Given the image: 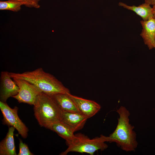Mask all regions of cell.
<instances>
[{
	"mask_svg": "<svg viewBox=\"0 0 155 155\" xmlns=\"http://www.w3.org/2000/svg\"><path fill=\"white\" fill-rule=\"evenodd\" d=\"M119 115L117 127L109 137V142H115L121 150L127 152L135 151L138 143L134 127L129 123L130 113L124 106L117 110Z\"/></svg>",
	"mask_w": 155,
	"mask_h": 155,
	"instance_id": "obj_1",
	"label": "cell"
},
{
	"mask_svg": "<svg viewBox=\"0 0 155 155\" xmlns=\"http://www.w3.org/2000/svg\"><path fill=\"white\" fill-rule=\"evenodd\" d=\"M12 78L23 79L34 84L41 91L50 96L58 93H70L69 90L52 74L42 68L21 73L9 72Z\"/></svg>",
	"mask_w": 155,
	"mask_h": 155,
	"instance_id": "obj_2",
	"label": "cell"
},
{
	"mask_svg": "<svg viewBox=\"0 0 155 155\" xmlns=\"http://www.w3.org/2000/svg\"><path fill=\"white\" fill-rule=\"evenodd\" d=\"M33 106L35 117L41 127L47 128L53 123L61 121L63 111L51 96L42 92Z\"/></svg>",
	"mask_w": 155,
	"mask_h": 155,
	"instance_id": "obj_3",
	"label": "cell"
},
{
	"mask_svg": "<svg viewBox=\"0 0 155 155\" xmlns=\"http://www.w3.org/2000/svg\"><path fill=\"white\" fill-rule=\"evenodd\" d=\"M72 142L67 144V148L60 155H66L69 152H75L93 155L98 150L103 151L107 149L108 145L105 142L110 141L109 136L102 135L92 139L80 133L76 134Z\"/></svg>",
	"mask_w": 155,
	"mask_h": 155,
	"instance_id": "obj_4",
	"label": "cell"
},
{
	"mask_svg": "<svg viewBox=\"0 0 155 155\" xmlns=\"http://www.w3.org/2000/svg\"><path fill=\"white\" fill-rule=\"evenodd\" d=\"M0 109L3 117V123L13 127L23 138H26L28 129L18 116V108L15 106L11 108L6 102L0 101Z\"/></svg>",
	"mask_w": 155,
	"mask_h": 155,
	"instance_id": "obj_5",
	"label": "cell"
},
{
	"mask_svg": "<svg viewBox=\"0 0 155 155\" xmlns=\"http://www.w3.org/2000/svg\"><path fill=\"white\" fill-rule=\"evenodd\" d=\"M19 88L17 94L12 97L20 103L34 105L37 96L42 92L36 86L23 79L12 78Z\"/></svg>",
	"mask_w": 155,
	"mask_h": 155,
	"instance_id": "obj_6",
	"label": "cell"
},
{
	"mask_svg": "<svg viewBox=\"0 0 155 155\" xmlns=\"http://www.w3.org/2000/svg\"><path fill=\"white\" fill-rule=\"evenodd\" d=\"M9 72L2 71L0 77V101L6 102L10 97L18 94L19 88L12 80Z\"/></svg>",
	"mask_w": 155,
	"mask_h": 155,
	"instance_id": "obj_7",
	"label": "cell"
},
{
	"mask_svg": "<svg viewBox=\"0 0 155 155\" xmlns=\"http://www.w3.org/2000/svg\"><path fill=\"white\" fill-rule=\"evenodd\" d=\"M69 96L74 102L80 112L88 119L92 117L100 110V105L92 100L68 94Z\"/></svg>",
	"mask_w": 155,
	"mask_h": 155,
	"instance_id": "obj_8",
	"label": "cell"
},
{
	"mask_svg": "<svg viewBox=\"0 0 155 155\" xmlns=\"http://www.w3.org/2000/svg\"><path fill=\"white\" fill-rule=\"evenodd\" d=\"M142 27L140 34L144 43L150 50L154 48L155 42V19L151 18L140 22Z\"/></svg>",
	"mask_w": 155,
	"mask_h": 155,
	"instance_id": "obj_9",
	"label": "cell"
},
{
	"mask_svg": "<svg viewBox=\"0 0 155 155\" xmlns=\"http://www.w3.org/2000/svg\"><path fill=\"white\" fill-rule=\"evenodd\" d=\"M88 119L81 113L63 111L61 121L69 126L75 132L83 127Z\"/></svg>",
	"mask_w": 155,
	"mask_h": 155,
	"instance_id": "obj_10",
	"label": "cell"
},
{
	"mask_svg": "<svg viewBox=\"0 0 155 155\" xmlns=\"http://www.w3.org/2000/svg\"><path fill=\"white\" fill-rule=\"evenodd\" d=\"M56 133L66 141V144L72 142L75 138L74 132L67 124L59 121L49 126L47 128Z\"/></svg>",
	"mask_w": 155,
	"mask_h": 155,
	"instance_id": "obj_11",
	"label": "cell"
},
{
	"mask_svg": "<svg viewBox=\"0 0 155 155\" xmlns=\"http://www.w3.org/2000/svg\"><path fill=\"white\" fill-rule=\"evenodd\" d=\"M51 96L62 111L81 113L68 94L58 93Z\"/></svg>",
	"mask_w": 155,
	"mask_h": 155,
	"instance_id": "obj_12",
	"label": "cell"
},
{
	"mask_svg": "<svg viewBox=\"0 0 155 155\" xmlns=\"http://www.w3.org/2000/svg\"><path fill=\"white\" fill-rule=\"evenodd\" d=\"M15 129L9 127L5 137L0 143V155H16L13 135Z\"/></svg>",
	"mask_w": 155,
	"mask_h": 155,
	"instance_id": "obj_13",
	"label": "cell"
},
{
	"mask_svg": "<svg viewBox=\"0 0 155 155\" xmlns=\"http://www.w3.org/2000/svg\"><path fill=\"white\" fill-rule=\"evenodd\" d=\"M119 5L134 11L142 18L143 20L146 21L153 18L152 7H151L150 5L145 3L136 6L134 5L129 6L124 3L120 2L119 3Z\"/></svg>",
	"mask_w": 155,
	"mask_h": 155,
	"instance_id": "obj_14",
	"label": "cell"
},
{
	"mask_svg": "<svg viewBox=\"0 0 155 155\" xmlns=\"http://www.w3.org/2000/svg\"><path fill=\"white\" fill-rule=\"evenodd\" d=\"M22 5H24V3L21 2L11 0L0 1V10H8L14 12H18L21 9Z\"/></svg>",
	"mask_w": 155,
	"mask_h": 155,
	"instance_id": "obj_15",
	"label": "cell"
},
{
	"mask_svg": "<svg viewBox=\"0 0 155 155\" xmlns=\"http://www.w3.org/2000/svg\"><path fill=\"white\" fill-rule=\"evenodd\" d=\"M19 151L18 155H33L30 151L27 145L24 143L22 140H19Z\"/></svg>",
	"mask_w": 155,
	"mask_h": 155,
	"instance_id": "obj_16",
	"label": "cell"
},
{
	"mask_svg": "<svg viewBox=\"0 0 155 155\" xmlns=\"http://www.w3.org/2000/svg\"><path fill=\"white\" fill-rule=\"evenodd\" d=\"M1 1L7 0H1ZM24 3V5L29 7L38 8L40 7L38 0H11Z\"/></svg>",
	"mask_w": 155,
	"mask_h": 155,
	"instance_id": "obj_17",
	"label": "cell"
},
{
	"mask_svg": "<svg viewBox=\"0 0 155 155\" xmlns=\"http://www.w3.org/2000/svg\"><path fill=\"white\" fill-rule=\"evenodd\" d=\"M145 3L149 5H155V0H145Z\"/></svg>",
	"mask_w": 155,
	"mask_h": 155,
	"instance_id": "obj_18",
	"label": "cell"
},
{
	"mask_svg": "<svg viewBox=\"0 0 155 155\" xmlns=\"http://www.w3.org/2000/svg\"><path fill=\"white\" fill-rule=\"evenodd\" d=\"M152 13L153 18L155 19V5H153L152 7Z\"/></svg>",
	"mask_w": 155,
	"mask_h": 155,
	"instance_id": "obj_19",
	"label": "cell"
},
{
	"mask_svg": "<svg viewBox=\"0 0 155 155\" xmlns=\"http://www.w3.org/2000/svg\"><path fill=\"white\" fill-rule=\"evenodd\" d=\"M154 48H155V44H154Z\"/></svg>",
	"mask_w": 155,
	"mask_h": 155,
	"instance_id": "obj_20",
	"label": "cell"
},
{
	"mask_svg": "<svg viewBox=\"0 0 155 155\" xmlns=\"http://www.w3.org/2000/svg\"><path fill=\"white\" fill-rule=\"evenodd\" d=\"M40 0H38V1H39Z\"/></svg>",
	"mask_w": 155,
	"mask_h": 155,
	"instance_id": "obj_21",
	"label": "cell"
}]
</instances>
